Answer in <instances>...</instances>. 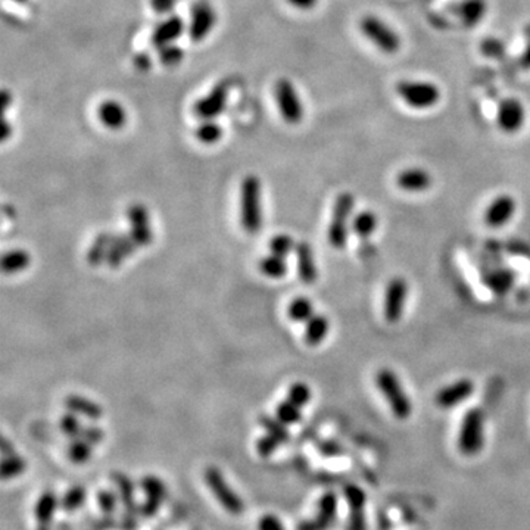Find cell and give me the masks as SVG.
Segmentation results:
<instances>
[{
	"label": "cell",
	"mask_w": 530,
	"mask_h": 530,
	"mask_svg": "<svg viewBox=\"0 0 530 530\" xmlns=\"http://www.w3.org/2000/svg\"><path fill=\"white\" fill-rule=\"evenodd\" d=\"M158 55H159L158 56L159 62L164 67H168V68H174V67L180 65L184 60V50L177 43L168 45V46H164V47L158 49Z\"/></svg>",
	"instance_id": "8d00e7d4"
},
{
	"label": "cell",
	"mask_w": 530,
	"mask_h": 530,
	"mask_svg": "<svg viewBox=\"0 0 530 530\" xmlns=\"http://www.w3.org/2000/svg\"><path fill=\"white\" fill-rule=\"evenodd\" d=\"M278 445H280V442L276 438H273V436H270V434L265 433L264 436H261V438L256 439L255 449L258 452V456H261V457H270L271 453L276 452V449L278 448Z\"/></svg>",
	"instance_id": "f6af8a7d"
},
{
	"label": "cell",
	"mask_w": 530,
	"mask_h": 530,
	"mask_svg": "<svg viewBox=\"0 0 530 530\" xmlns=\"http://www.w3.org/2000/svg\"><path fill=\"white\" fill-rule=\"evenodd\" d=\"M258 423L262 426L265 433L270 434V436L276 438L280 444H286L291 439V433L288 430V426L285 423H281L277 417H271V415L262 414L259 415Z\"/></svg>",
	"instance_id": "1f68e13d"
},
{
	"label": "cell",
	"mask_w": 530,
	"mask_h": 530,
	"mask_svg": "<svg viewBox=\"0 0 530 530\" xmlns=\"http://www.w3.org/2000/svg\"><path fill=\"white\" fill-rule=\"evenodd\" d=\"M318 451L326 457H336V456H340V453L344 452L342 446H340L334 441H321L318 444Z\"/></svg>",
	"instance_id": "f907efd6"
},
{
	"label": "cell",
	"mask_w": 530,
	"mask_h": 530,
	"mask_svg": "<svg viewBox=\"0 0 530 530\" xmlns=\"http://www.w3.org/2000/svg\"><path fill=\"white\" fill-rule=\"evenodd\" d=\"M408 299V283L404 277H393L385 289L383 315L389 325H396L402 320Z\"/></svg>",
	"instance_id": "ba28073f"
},
{
	"label": "cell",
	"mask_w": 530,
	"mask_h": 530,
	"mask_svg": "<svg viewBox=\"0 0 530 530\" xmlns=\"http://www.w3.org/2000/svg\"><path fill=\"white\" fill-rule=\"evenodd\" d=\"M485 445V415L479 408H470L461 422L458 449L464 456H476Z\"/></svg>",
	"instance_id": "5b68a950"
},
{
	"label": "cell",
	"mask_w": 530,
	"mask_h": 530,
	"mask_svg": "<svg viewBox=\"0 0 530 530\" xmlns=\"http://www.w3.org/2000/svg\"><path fill=\"white\" fill-rule=\"evenodd\" d=\"M355 208V198L349 192L340 193L333 205L327 240L334 249H344L349 235V218Z\"/></svg>",
	"instance_id": "3957f363"
},
{
	"label": "cell",
	"mask_w": 530,
	"mask_h": 530,
	"mask_svg": "<svg viewBox=\"0 0 530 530\" xmlns=\"http://www.w3.org/2000/svg\"><path fill=\"white\" fill-rule=\"evenodd\" d=\"M337 513V498L332 492H327L318 501V511L312 520L304 521L298 526V530H327Z\"/></svg>",
	"instance_id": "2e32d148"
},
{
	"label": "cell",
	"mask_w": 530,
	"mask_h": 530,
	"mask_svg": "<svg viewBox=\"0 0 530 530\" xmlns=\"http://www.w3.org/2000/svg\"><path fill=\"white\" fill-rule=\"evenodd\" d=\"M296 262H298V276L302 280L304 285H314L318 273H317V265L314 259V252L311 244L305 240H300L296 243Z\"/></svg>",
	"instance_id": "ffe728a7"
},
{
	"label": "cell",
	"mask_w": 530,
	"mask_h": 530,
	"mask_svg": "<svg viewBox=\"0 0 530 530\" xmlns=\"http://www.w3.org/2000/svg\"><path fill=\"white\" fill-rule=\"evenodd\" d=\"M286 2L298 11H310L317 6L318 0H286Z\"/></svg>",
	"instance_id": "11a10c76"
},
{
	"label": "cell",
	"mask_w": 530,
	"mask_h": 530,
	"mask_svg": "<svg viewBox=\"0 0 530 530\" xmlns=\"http://www.w3.org/2000/svg\"><path fill=\"white\" fill-rule=\"evenodd\" d=\"M60 427H61L62 433L67 434V436L71 438V439L79 438L81 430H83V426H81V423H80V420L77 417V414L69 412V411H68V414L62 415Z\"/></svg>",
	"instance_id": "60d3db41"
},
{
	"label": "cell",
	"mask_w": 530,
	"mask_h": 530,
	"mask_svg": "<svg viewBox=\"0 0 530 530\" xmlns=\"http://www.w3.org/2000/svg\"><path fill=\"white\" fill-rule=\"evenodd\" d=\"M113 239L112 232H102L93 239L90 248L87 251V262L91 267H99L106 262V256Z\"/></svg>",
	"instance_id": "83f0119b"
},
{
	"label": "cell",
	"mask_w": 530,
	"mask_h": 530,
	"mask_svg": "<svg viewBox=\"0 0 530 530\" xmlns=\"http://www.w3.org/2000/svg\"><path fill=\"white\" fill-rule=\"evenodd\" d=\"M26 467H27L26 460L15 456V453H12V456H8V457H4V461H2V478H4V480L13 479L16 476L23 475Z\"/></svg>",
	"instance_id": "f35d334b"
},
{
	"label": "cell",
	"mask_w": 530,
	"mask_h": 530,
	"mask_svg": "<svg viewBox=\"0 0 530 530\" xmlns=\"http://www.w3.org/2000/svg\"><path fill=\"white\" fill-rule=\"evenodd\" d=\"M139 246L131 239L130 233H113V239L106 256V265L109 269H118L125 261L136 252Z\"/></svg>",
	"instance_id": "d6986e66"
},
{
	"label": "cell",
	"mask_w": 530,
	"mask_h": 530,
	"mask_svg": "<svg viewBox=\"0 0 530 530\" xmlns=\"http://www.w3.org/2000/svg\"><path fill=\"white\" fill-rule=\"evenodd\" d=\"M396 94L412 109H429L441 99L436 84L422 80H402L395 87Z\"/></svg>",
	"instance_id": "8992f818"
},
{
	"label": "cell",
	"mask_w": 530,
	"mask_h": 530,
	"mask_svg": "<svg viewBox=\"0 0 530 530\" xmlns=\"http://www.w3.org/2000/svg\"><path fill=\"white\" fill-rule=\"evenodd\" d=\"M524 35H526V47L520 56V65L524 69H530V24L526 27Z\"/></svg>",
	"instance_id": "f5cc1de1"
},
{
	"label": "cell",
	"mask_w": 530,
	"mask_h": 530,
	"mask_svg": "<svg viewBox=\"0 0 530 530\" xmlns=\"http://www.w3.org/2000/svg\"><path fill=\"white\" fill-rule=\"evenodd\" d=\"M473 393H475V383L470 378H460L441 388L434 395V404L442 410H449L463 404Z\"/></svg>",
	"instance_id": "5bb4252c"
},
{
	"label": "cell",
	"mask_w": 530,
	"mask_h": 530,
	"mask_svg": "<svg viewBox=\"0 0 530 530\" xmlns=\"http://www.w3.org/2000/svg\"><path fill=\"white\" fill-rule=\"evenodd\" d=\"M184 31H187L186 21L180 15L171 13L164 16V20L154 28L150 42L157 49H161L164 46L177 43Z\"/></svg>",
	"instance_id": "4fadbf2b"
},
{
	"label": "cell",
	"mask_w": 530,
	"mask_h": 530,
	"mask_svg": "<svg viewBox=\"0 0 530 530\" xmlns=\"http://www.w3.org/2000/svg\"><path fill=\"white\" fill-rule=\"evenodd\" d=\"M224 135L222 127L217 123V120H202L195 130V137L199 143L211 146L221 140Z\"/></svg>",
	"instance_id": "4dcf8cb0"
},
{
	"label": "cell",
	"mask_w": 530,
	"mask_h": 530,
	"mask_svg": "<svg viewBox=\"0 0 530 530\" xmlns=\"http://www.w3.org/2000/svg\"><path fill=\"white\" fill-rule=\"evenodd\" d=\"M345 498L349 505L348 530H367V521H366V513H364L367 495L364 494V490L356 485H346Z\"/></svg>",
	"instance_id": "9a60e30c"
},
{
	"label": "cell",
	"mask_w": 530,
	"mask_h": 530,
	"mask_svg": "<svg viewBox=\"0 0 530 530\" xmlns=\"http://www.w3.org/2000/svg\"><path fill=\"white\" fill-rule=\"evenodd\" d=\"M516 213V201L509 195H500L486 208L485 222L490 229L504 227Z\"/></svg>",
	"instance_id": "e0dca14e"
},
{
	"label": "cell",
	"mask_w": 530,
	"mask_h": 530,
	"mask_svg": "<svg viewBox=\"0 0 530 530\" xmlns=\"http://www.w3.org/2000/svg\"><path fill=\"white\" fill-rule=\"evenodd\" d=\"M12 2H15V4H27L28 0H12Z\"/></svg>",
	"instance_id": "91938a15"
},
{
	"label": "cell",
	"mask_w": 530,
	"mask_h": 530,
	"mask_svg": "<svg viewBox=\"0 0 530 530\" xmlns=\"http://www.w3.org/2000/svg\"><path fill=\"white\" fill-rule=\"evenodd\" d=\"M227 102H229V84L221 81L195 102L193 113L201 121L217 120L225 111Z\"/></svg>",
	"instance_id": "8fae6325"
},
{
	"label": "cell",
	"mask_w": 530,
	"mask_h": 530,
	"mask_svg": "<svg viewBox=\"0 0 530 530\" xmlns=\"http://www.w3.org/2000/svg\"><path fill=\"white\" fill-rule=\"evenodd\" d=\"M86 500V490L81 486H74L67 492V495L62 500V508L67 511L77 509Z\"/></svg>",
	"instance_id": "7bdbcfd3"
},
{
	"label": "cell",
	"mask_w": 530,
	"mask_h": 530,
	"mask_svg": "<svg viewBox=\"0 0 530 530\" xmlns=\"http://www.w3.org/2000/svg\"><path fill=\"white\" fill-rule=\"evenodd\" d=\"M276 417L281 423H285L286 426H292V424H298L302 420V411H300V407H298L289 400H285L277 405Z\"/></svg>",
	"instance_id": "e575fe53"
},
{
	"label": "cell",
	"mask_w": 530,
	"mask_h": 530,
	"mask_svg": "<svg viewBox=\"0 0 530 530\" xmlns=\"http://www.w3.org/2000/svg\"><path fill=\"white\" fill-rule=\"evenodd\" d=\"M432 176L423 168H407L396 176V186L404 192L422 193L432 186Z\"/></svg>",
	"instance_id": "ac0fdd59"
},
{
	"label": "cell",
	"mask_w": 530,
	"mask_h": 530,
	"mask_svg": "<svg viewBox=\"0 0 530 530\" xmlns=\"http://www.w3.org/2000/svg\"><path fill=\"white\" fill-rule=\"evenodd\" d=\"M98 501H99L101 509L106 514L113 513V509H115L117 507V497L109 490H101L98 495Z\"/></svg>",
	"instance_id": "c3c4849f"
},
{
	"label": "cell",
	"mask_w": 530,
	"mask_h": 530,
	"mask_svg": "<svg viewBox=\"0 0 530 530\" xmlns=\"http://www.w3.org/2000/svg\"><path fill=\"white\" fill-rule=\"evenodd\" d=\"M135 67L139 71L146 72L150 69V67H152V58H150L146 52H140L135 56Z\"/></svg>",
	"instance_id": "db71d44e"
},
{
	"label": "cell",
	"mask_w": 530,
	"mask_h": 530,
	"mask_svg": "<svg viewBox=\"0 0 530 530\" xmlns=\"http://www.w3.org/2000/svg\"><path fill=\"white\" fill-rule=\"evenodd\" d=\"M482 52L490 58H498L504 53V45L498 39H486L482 43Z\"/></svg>",
	"instance_id": "681fc988"
},
{
	"label": "cell",
	"mask_w": 530,
	"mask_h": 530,
	"mask_svg": "<svg viewBox=\"0 0 530 530\" xmlns=\"http://www.w3.org/2000/svg\"><path fill=\"white\" fill-rule=\"evenodd\" d=\"M205 482L227 513H230L233 516H239L243 513V501L235 494L230 486L225 483L221 471L217 467H208L205 470Z\"/></svg>",
	"instance_id": "30bf717a"
},
{
	"label": "cell",
	"mask_w": 530,
	"mask_h": 530,
	"mask_svg": "<svg viewBox=\"0 0 530 530\" xmlns=\"http://www.w3.org/2000/svg\"><path fill=\"white\" fill-rule=\"evenodd\" d=\"M103 430L98 426H83V430L80 433L81 439H84L86 442H89L90 445H98L103 441Z\"/></svg>",
	"instance_id": "bcb514c9"
},
{
	"label": "cell",
	"mask_w": 530,
	"mask_h": 530,
	"mask_svg": "<svg viewBox=\"0 0 530 530\" xmlns=\"http://www.w3.org/2000/svg\"><path fill=\"white\" fill-rule=\"evenodd\" d=\"M30 264H31V256L27 251H23V249L8 251L2 256V271L5 274H16L28 269Z\"/></svg>",
	"instance_id": "f1b7e54d"
},
{
	"label": "cell",
	"mask_w": 530,
	"mask_h": 530,
	"mask_svg": "<svg viewBox=\"0 0 530 530\" xmlns=\"http://www.w3.org/2000/svg\"><path fill=\"white\" fill-rule=\"evenodd\" d=\"M217 24V12L215 8L206 2V0H199L192 8L191 20L187 24V34L191 40L195 43L203 42L210 35Z\"/></svg>",
	"instance_id": "9c48e42d"
},
{
	"label": "cell",
	"mask_w": 530,
	"mask_h": 530,
	"mask_svg": "<svg viewBox=\"0 0 530 530\" xmlns=\"http://www.w3.org/2000/svg\"><path fill=\"white\" fill-rule=\"evenodd\" d=\"M330 330V321L323 314H314L307 323L304 330V340L310 346H318L327 337Z\"/></svg>",
	"instance_id": "d4e9b609"
},
{
	"label": "cell",
	"mask_w": 530,
	"mask_h": 530,
	"mask_svg": "<svg viewBox=\"0 0 530 530\" xmlns=\"http://www.w3.org/2000/svg\"><path fill=\"white\" fill-rule=\"evenodd\" d=\"M91 445L89 442H86L84 439L81 438H75L72 439L71 445L68 446V457L72 463L75 464H83V463H87L91 457Z\"/></svg>",
	"instance_id": "74e56055"
},
{
	"label": "cell",
	"mask_w": 530,
	"mask_h": 530,
	"mask_svg": "<svg viewBox=\"0 0 530 530\" xmlns=\"http://www.w3.org/2000/svg\"><path fill=\"white\" fill-rule=\"evenodd\" d=\"M56 507H58V500H56L53 492H45L34 508L37 530H49Z\"/></svg>",
	"instance_id": "4316f807"
},
{
	"label": "cell",
	"mask_w": 530,
	"mask_h": 530,
	"mask_svg": "<svg viewBox=\"0 0 530 530\" xmlns=\"http://www.w3.org/2000/svg\"><path fill=\"white\" fill-rule=\"evenodd\" d=\"M359 31L366 39L373 43L378 50L393 55L401 49V37L382 18L366 15L359 21Z\"/></svg>",
	"instance_id": "277c9868"
},
{
	"label": "cell",
	"mask_w": 530,
	"mask_h": 530,
	"mask_svg": "<svg viewBox=\"0 0 530 530\" xmlns=\"http://www.w3.org/2000/svg\"><path fill=\"white\" fill-rule=\"evenodd\" d=\"M274 98L283 121L296 125L304 120V103L296 86L289 79H278L276 81Z\"/></svg>",
	"instance_id": "52a82bcc"
},
{
	"label": "cell",
	"mask_w": 530,
	"mask_h": 530,
	"mask_svg": "<svg viewBox=\"0 0 530 530\" xmlns=\"http://www.w3.org/2000/svg\"><path fill=\"white\" fill-rule=\"evenodd\" d=\"M98 118L109 130H121L127 124V111L121 102L115 99H105L98 106Z\"/></svg>",
	"instance_id": "44dd1931"
},
{
	"label": "cell",
	"mask_w": 530,
	"mask_h": 530,
	"mask_svg": "<svg viewBox=\"0 0 530 530\" xmlns=\"http://www.w3.org/2000/svg\"><path fill=\"white\" fill-rule=\"evenodd\" d=\"M2 452H4V457L12 456V453H13V449L11 448L8 439H5V438H4V441H2Z\"/></svg>",
	"instance_id": "680465c9"
},
{
	"label": "cell",
	"mask_w": 530,
	"mask_h": 530,
	"mask_svg": "<svg viewBox=\"0 0 530 530\" xmlns=\"http://www.w3.org/2000/svg\"><path fill=\"white\" fill-rule=\"evenodd\" d=\"M127 220L130 221L131 225H142V224H149V211L147 208L142 203H135L131 205L127 210Z\"/></svg>",
	"instance_id": "ee69618b"
},
{
	"label": "cell",
	"mask_w": 530,
	"mask_h": 530,
	"mask_svg": "<svg viewBox=\"0 0 530 530\" xmlns=\"http://www.w3.org/2000/svg\"><path fill=\"white\" fill-rule=\"evenodd\" d=\"M486 9V0H463L457 5L456 13L466 27H475L485 18Z\"/></svg>",
	"instance_id": "cb8c5ba5"
},
{
	"label": "cell",
	"mask_w": 530,
	"mask_h": 530,
	"mask_svg": "<svg viewBox=\"0 0 530 530\" xmlns=\"http://www.w3.org/2000/svg\"><path fill=\"white\" fill-rule=\"evenodd\" d=\"M376 386L383 395L395 417L407 420L412 412V405L397 374L390 368H380L376 373Z\"/></svg>",
	"instance_id": "7a4b0ae2"
},
{
	"label": "cell",
	"mask_w": 530,
	"mask_h": 530,
	"mask_svg": "<svg viewBox=\"0 0 530 530\" xmlns=\"http://www.w3.org/2000/svg\"><path fill=\"white\" fill-rule=\"evenodd\" d=\"M288 315L295 323H307L314 315V304L308 298H295L288 308Z\"/></svg>",
	"instance_id": "d6a6232c"
},
{
	"label": "cell",
	"mask_w": 530,
	"mask_h": 530,
	"mask_svg": "<svg viewBox=\"0 0 530 530\" xmlns=\"http://www.w3.org/2000/svg\"><path fill=\"white\" fill-rule=\"evenodd\" d=\"M377 222L378 221H377V217H376L374 213H371V211H363V213H359V214H356L354 217V220H352V230H354V233L358 237L367 239L377 229Z\"/></svg>",
	"instance_id": "836d02e7"
},
{
	"label": "cell",
	"mask_w": 530,
	"mask_h": 530,
	"mask_svg": "<svg viewBox=\"0 0 530 530\" xmlns=\"http://www.w3.org/2000/svg\"><path fill=\"white\" fill-rule=\"evenodd\" d=\"M258 530H285L274 516H264L258 523Z\"/></svg>",
	"instance_id": "816d5d0a"
},
{
	"label": "cell",
	"mask_w": 530,
	"mask_h": 530,
	"mask_svg": "<svg viewBox=\"0 0 530 530\" xmlns=\"http://www.w3.org/2000/svg\"><path fill=\"white\" fill-rule=\"evenodd\" d=\"M11 102H12V94L8 90H4L2 91V105H4V108L8 109L11 106Z\"/></svg>",
	"instance_id": "6f0895ef"
},
{
	"label": "cell",
	"mask_w": 530,
	"mask_h": 530,
	"mask_svg": "<svg viewBox=\"0 0 530 530\" xmlns=\"http://www.w3.org/2000/svg\"><path fill=\"white\" fill-rule=\"evenodd\" d=\"M526 121V109L519 99L507 98L500 102L497 111V124L505 135H516Z\"/></svg>",
	"instance_id": "7c38bea8"
},
{
	"label": "cell",
	"mask_w": 530,
	"mask_h": 530,
	"mask_svg": "<svg viewBox=\"0 0 530 530\" xmlns=\"http://www.w3.org/2000/svg\"><path fill=\"white\" fill-rule=\"evenodd\" d=\"M261 181L256 176H246L240 192V221L246 233L256 235L262 229Z\"/></svg>",
	"instance_id": "6da1fadb"
},
{
	"label": "cell",
	"mask_w": 530,
	"mask_h": 530,
	"mask_svg": "<svg viewBox=\"0 0 530 530\" xmlns=\"http://www.w3.org/2000/svg\"><path fill=\"white\" fill-rule=\"evenodd\" d=\"M311 389L307 383L304 382H295L289 386V390H288V400L292 401L293 404H296L298 407H305L310 404L311 401Z\"/></svg>",
	"instance_id": "ab89813d"
},
{
	"label": "cell",
	"mask_w": 530,
	"mask_h": 530,
	"mask_svg": "<svg viewBox=\"0 0 530 530\" xmlns=\"http://www.w3.org/2000/svg\"><path fill=\"white\" fill-rule=\"evenodd\" d=\"M258 269L264 276L270 278H283L289 271V265L286 262V258L270 254L259 259Z\"/></svg>",
	"instance_id": "f546056e"
},
{
	"label": "cell",
	"mask_w": 530,
	"mask_h": 530,
	"mask_svg": "<svg viewBox=\"0 0 530 530\" xmlns=\"http://www.w3.org/2000/svg\"><path fill=\"white\" fill-rule=\"evenodd\" d=\"M177 2L179 0H149L150 8L154 9V12L162 16H168V15L174 13Z\"/></svg>",
	"instance_id": "7dc6e473"
},
{
	"label": "cell",
	"mask_w": 530,
	"mask_h": 530,
	"mask_svg": "<svg viewBox=\"0 0 530 530\" xmlns=\"http://www.w3.org/2000/svg\"><path fill=\"white\" fill-rule=\"evenodd\" d=\"M142 487L145 489L147 498H146V502L143 504V507L140 509V514L145 516V517H150V516L157 514V511L159 509V505H161V501L165 498L167 489H165L164 483L154 476L145 478L143 482H142Z\"/></svg>",
	"instance_id": "7402d4cb"
},
{
	"label": "cell",
	"mask_w": 530,
	"mask_h": 530,
	"mask_svg": "<svg viewBox=\"0 0 530 530\" xmlns=\"http://www.w3.org/2000/svg\"><path fill=\"white\" fill-rule=\"evenodd\" d=\"M516 283V274L509 269H497L485 277V285L498 296L507 295L513 289Z\"/></svg>",
	"instance_id": "484cf974"
},
{
	"label": "cell",
	"mask_w": 530,
	"mask_h": 530,
	"mask_svg": "<svg viewBox=\"0 0 530 530\" xmlns=\"http://www.w3.org/2000/svg\"><path fill=\"white\" fill-rule=\"evenodd\" d=\"M296 243L298 242H295L292 236H289L286 233H281V235H276L274 237L270 239L269 249H270V254H273V255L286 258L289 254H292L296 249Z\"/></svg>",
	"instance_id": "d590c367"
},
{
	"label": "cell",
	"mask_w": 530,
	"mask_h": 530,
	"mask_svg": "<svg viewBox=\"0 0 530 530\" xmlns=\"http://www.w3.org/2000/svg\"><path fill=\"white\" fill-rule=\"evenodd\" d=\"M64 405L69 412L83 415V417L89 420H99L103 415V408L98 402H94L81 395H68L65 397Z\"/></svg>",
	"instance_id": "603a6c76"
},
{
	"label": "cell",
	"mask_w": 530,
	"mask_h": 530,
	"mask_svg": "<svg viewBox=\"0 0 530 530\" xmlns=\"http://www.w3.org/2000/svg\"><path fill=\"white\" fill-rule=\"evenodd\" d=\"M11 136H12V125L5 120L2 125V135H0V139H2V142H6Z\"/></svg>",
	"instance_id": "9f6ffc18"
},
{
	"label": "cell",
	"mask_w": 530,
	"mask_h": 530,
	"mask_svg": "<svg viewBox=\"0 0 530 530\" xmlns=\"http://www.w3.org/2000/svg\"><path fill=\"white\" fill-rule=\"evenodd\" d=\"M130 236L135 240V243L139 246V248H143V246H147L152 243L154 240V232L150 229L149 224H142V225H131L130 229Z\"/></svg>",
	"instance_id": "b9f144b4"
}]
</instances>
